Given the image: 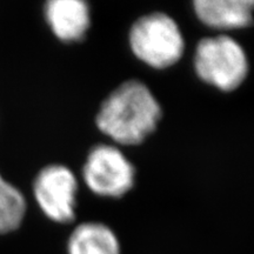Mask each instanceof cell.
I'll list each match as a JSON object with an SVG mask.
<instances>
[{"label": "cell", "mask_w": 254, "mask_h": 254, "mask_svg": "<svg viewBox=\"0 0 254 254\" xmlns=\"http://www.w3.org/2000/svg\"><path fill=\"white\" fill-rule=\"evenodd\" d=\"M161 118L160 105L145 84L124 82L101 104L97 126L122 145H138L154 132Z\"/></svg>", "instance_id": "6da1fadb"}, {"label": "cell", "mask_w": 254, "mask_h": 254, "mask_svg": "<svg viewBox=\"0 0 254 254\" xmlns=\"http://www.w3.org/2000/svg\"><path fill=\"white\" fill-rule=\"evenodd\" d=\"M196 74L206 84L230 92L243 84L249 73L245 51L227 36L200 40L194 55Z\"/></svg>", "instance_id": "7a4b0ae2"}, {"label": "cell", "mask_w": 254, "mask_h": 254, "mask_svg": "<svg viewBox=\"0 0 254 254\" xmlns=\"http://www.w3.org/2000/svg\"><path fill=\"white\" fill-rule=\"evenodd\" d=\"M129 45L138 59L154 68H166L182 58L185 44L180 28L164 13H152L135 21Z\"/></svg>", "instance_id": "3957f363"}, {"label": "cell", "mask_w": 254, "mask_h": 254, "mask_svg": "<svg viewBox=\"0 0 254 254\" xmlns=\"http://www.w3.org/2000/svg\"><path fill=\"white\" fill-rule=\"evenodd\" d=\"M84 179L95 194L118 198L132 189L134 167L117 147L99 145L88 154Z\"/></svg>", "instance_id": "277c9868"}, {"label": "cell", "mask_w": 254, "mask_h": 254, "mask_svg": "<svg viewBox=\"0 0 254 254\" xmlns=\"http://www.w3.org/2000/svg\"><path fill=\"white\" fill-rule=\"evenodd\" d=\"M78 183L69 168L50 165L34 180L33 194L41 211L51 220L67 224L75 217Z\"/></svg>", "instance_id": "5b68a950"}, {"label": "cell", "mask_w": 254, "mask_h": 254, "mask_svg": "<svg viewBox=\"0 0 254 254\" xmlns=\"http://www.w3.org/2000/svg\"><path fill=\"white\" fill-rule=\"evenodd\" d=\"M45 17L55 36L64 43L81 40L90 27V8L85 0H47Z\"/></svg>", "instance_id": "8992f818"}, {"label": "cell", "mask_w": 254, "mask_h": 254, "mask_svg": "<svg viewBox=\"0 0 254 254\" xmlns=\"http://www.w3.org/2000/svg\"><path fill=\"white\" fill-rule=\"evenodd\" d=\"M195 13L205 25L233 30L253 23L254 0H193Z\"/></svg>", "instance_id": "52a82bcc"}, {"label": "cell", "mask_w": 254, "mask_h": 254, "mask_svg": "<svg viewBox=\"0 0 254 254\" xmlns=\"http://www.w3.org/2000/svg\"><path fill=\"white\" fill-rule=\"evenodd\" d=\"M68 254H120L114 232L100 222H84L75 227L67 243Z\"/></svg>", "instance_id": "ba28073f"}, {"label": "cell", "mask_w": 254, "mask_h": 254, "mask_svg": "<svg viewBox=\"0 0 254 254\" xmlns=\"http://www.w3.org/2000/svg\"><path fill=\"white\" fill-rule=\"evenodd\" d=\"M26 213L23 193L0 173V234L11 233L20 227Z\"/></svg>", "instance_id": "9c48e42d"}]
</instances>
